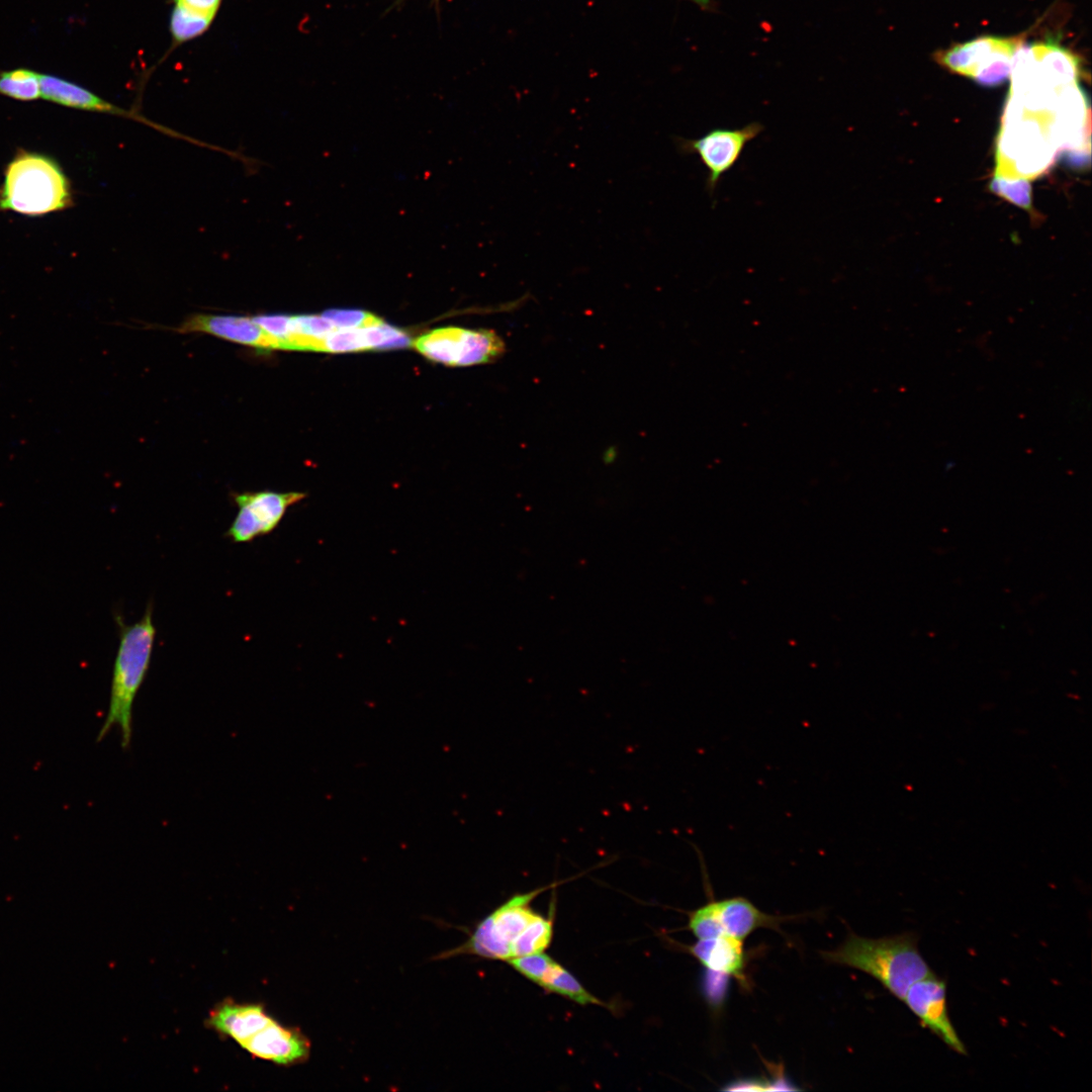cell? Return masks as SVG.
<instances>
[{
    "instance_id": "6da1fadb",
    "label": "cell",
    "mask_w": 1092,
    "mask_h": 1092,
    "mask_svg": "<svg viewBox=\"0 0 1092 1092\" xmlns=\"http://www.w3.org/2000/svg\"><path fill=\"white\" fill-rule=\"evenodd\" d=\"M205 1023L253 1058L277 1065H296L310 1054L309 1040L298 1028L282 1025L259 1003L225 999L209 1011Z\"/></svg>"
},
{
    "instance_id": "7a4b0ae2",
    "label": "cell",
    "mask_w": 1092,
    "mask_h": 1092,
    "mask_svg": "<svg viewBox=\"0 0 1092 1092\" xmlns=\"http://www.w3.org/2000/svg\"><path fill=\"white\" fill-rule=\"evenodd\" d=\"M912 932L883 938L849 934L836 949L826 951V961L864 972L878 980L893 996L903 1000L918 980L932 974L918 949Z\"/></svg>"
},
{
    "instance_id": "3957f363",
    "label": "cell",
    "mask_w": 1092,
    "mask_h": 1092,
    "mask_svg": "<svg viewBox=\"0 0 1092 1092\" xmlns=\"http://www.w3.org/2000/svg\"><path fill=\"white\" fill-rule=\"evenodd\" d=\"M119 644L113 664L107 715L97 734L100 741L112 727H118L121 747L130 746L132 737V707L148 673L156 638L152 607L143 617L126 625L118 619Z\"/></svg>"
},
{
    "instance_id": "277c9868",
    "label": "cell",
    "mask_w": 1092,
    "mask_h": 1092,
    "mask_svg": "<svg viewBox=\"0 0 1092 1092\" xmlns=\"http://www.w3.org/2000/svg\"><path fill=\"white\" fill-rule=\"evenodd\" d=\"M72 204L70 181L53 157L21 150L7 164L0 186V210L36 216Z\"/></svg>"
},
{
    "instance_id": "5b68a950",
    "label": "cell",
    "mask_w": 1092,
    "mask_h": 1092,
    "mask_svg": "<svg viewBox=\"0 0 1092 1092\" xmlns=\"http://www.w3.org/2000/svg\"><path fill=\"white\" fill-rule=\"evenodd\" d=\"M564 882H555L512 896L485 917L462 945L441 954L439 958L474 954L485 959L508 962L518 957L519 947L525 933L530 925L541 916L531 907V902L542 892L555 888Z\"/></svg>"
},
{
    "instance_id": "8992f818",
    "label": "cell",
    "mask_w": 1092,
    "mask_h": 1092,
    "mask_svg": "<svg viewBox=\"0 0 1092 1092\" xmlns=\"http://www.w3.org/2000/svg\"><path fill=\"white\" fill-rule=\"evenodd\" d=\"M412 345L428 359L450 366L491 363L506 352L505 343L495 332L457 327L432 330Z\"/></svg>"
},
{
    "instance_id": "52a82bcc",
    "label": "cell",
    "mask_w": 1092,
    "mask_h": 1092,
    "mask_svg": "<svg viewBox=\"0 0 1092 1092\" xmlns=\"http://www.w3.org/2000/svg\"><path fill=\"white\" fill-rule=\"evenodd\" d=\"M688 917V928L698 939L728 935L741 941L761 927L779 931L787 919L760 911L744 897L710 901Z\"/></svg>"
},
{
    "instance_id": "ba28073f",
    "label": "cell",
    "mask_w": 1092,
    "mask_h": 1092,
    "mask_svg": "<svg viewBox=\"0 0 1092 1092\" xmlns=\"http://www.w3.org/2000/svg\"><path fill=\"white\" fill-rule=\"evenodd\" d=\"M1017 41L983 36L940 52L937 61L947 69L984 85H997L1011 73Z\"/></svg>"
},
{
    "instance_id": "9c48e42d",
    "label": "cell",
    "mask_w": 1092,
    "mask_h": 1092,
    "mask_svg": "<svg viewBox=\"0 0 1092 1092\" xmlns=\"http://www.w3.org/2000/svg\"><path fill=\"white\" fill-rule=\"evenodd\" d=\"M763 129L759 122H750L740 128H712L698 139H676L680 153L697 155L708 171L706 189L712 195L724 174L729 172L741 157L746 145Z\"/></svg>"
},
{
    "instance_id": "30bf717a",
    "label": "cell",
    "mask_w": 1092,
    "mask_h": 1092,
    "mask_svg": "<svg viewBox=\"0 0 1092 1092\" xmlns=\"http://www.w3.org/2000/svg\"><path fill=\"white\" fill-rule=\"evenodd\" d=\"M305 492L260 490L234 494L238 513L225 532L235 543H248L273 532L287 510L302 500Z\"/></svg>"
},
{
    "instance_id": "8fae6325",
    "label": "cell",
    "mask_w": 1092,
    "mask_h": 1092,
    "mask_svg": "<svg viewBox=\"0 0 1092 1092\" xmlns=\"http://www.w3.org/2000/svg\"><path fill=\"white\" fill-rule=\"evenodd\" d=\"M907 1007L921 1024L939 1037L949 1049L967 1055V1049L952 1025L946 1003L945 981L933 973L915 982L904 999Z\"/></svg>"
},
{
    "instance_id": "7c38bea8",
    "label": "cell",
    "mask_w": 1092,
    "mask_h": 1092,
    "mask_svg": "<svg viewBox=\"0 0 1092 1092\" xmlns=\"http://www.w3.org/2000/svg\"><path fill=\"white\" fill-rule=\"evenodd\" d=\"M178 331L206 333L258 349H278L277 341L257 325L253 317L195 314L187 318Z\"/></svg>"
},
{
    "instance_id": "4fadbf2b",
    "label": "cell",
    "mask_w": 1092,
    "mask_h": 1092,
    "mask_svg": "<svg viewBox=\"0 0 1092 1092\" xmlns=\"http://www.w3.org/2000/svg\"><path fill=\"white\" fill-rule=\"evenodd\" d=\"M41 98L75 109L108 113L118 116L130 117L141 120L151 126H155L168 133L173 131L161 125L147 120L138 113L120 108L94 94L90 90L72 83L68 80L52 75L40 74Z\"/></svg>"
},
{
    "instance_id": "5bb4252c",
    "label": "cell",
    "mask_w": 1092,
    "mask_h": 1092,
    "mask_svg": "<svg viewBox=\"0 0 1092 1092\" xmlns=\"http://www.w3.org/2000/svg\"><path fill=\"white\" fill-rule=\"evenodd\" d=\"M690 954L704 968L713 973L733 977L742 986L747 985L743 941L728 935L698 939L687 947Z\"/></svg>"
},
{
    "instance_id": "9a60e30c",
    "label": "cell",
    "mask_w": 1092,
    "mask_h": 1092,
    "mask_svg": "<svg viewBox=\"0 0 1092 1092\" xmlns=\"http://www.w3.org/2000/svg\"><path fill=\"white\" fill-rule=\"evenodd\" d=\"M537 985L549 993L560 995L580 1005L608 1006V1004L589 993L569 971L554 960H552L537 982Z\"/></svg>"
},
{
    "instance_id": "2e32d148",
    "label": "cell",
    "mask_w": 1092,
    "mask_h": 1092,
    "mask_svg": "<svg viewBox=\"0 0 1092 1092\" xmlns=\"http://www.w3.org/2000/svg\"><path fill=\"white\" fill-rule=\"evenodd\" d=\"M214 19L173 6L169 20L171 50L202 35L209 29Z\"/></svg>"
},
{
    "instance_id": "e0dca14e",
    "label": "cell",
    "mask_w": 1092,
    "mask_h": 1092,
    "mask_svg": "<svg viewBox=\"0 0 1092 1092\" xmlns=\"http://www.w3.org/2000/svg\"><path fill=\"white\" fill-rule=\"evenodd\" d=\"M0 95L20 101L41 97L40 74L25 68L0 72Z\"/></svg>"
},
{
    "instance_id": "ac0fdd59",
    "label": "cell",
    "mask_w": 1092,
    "mask_h": 1092,
    "mask_svg": "<svg viewBox=\"0 0 1092 1092\" xmlns=\"http://www.w3.org/2000/svg\"><path fill=\"white\" fill-rule=\"evenodd\" d=\"M370 350L364 328L340 329L326 336L320 346V352L344 353Z\"/></svg>"
},
{
    "instance_id": "d6986e66",
    "label": "cell",
    "mask_w": 1092,
    "mask_h": 1092,
    "mask_svg": "<svg viewBox=\"0 0 1092 1092\" xmlns=\"http://www.w3.org/2000/svg\"><path fill=\"white\" fill-rule=\"evenodd\" d=\"M323 316L338 330L368 328L382 323V320L376 315L359 309H329L323 313Z\"/></svg>"
},
{
    "instance_id": "ffe728a7",
    "label": "cell",
    "mask_w": 1092,
    "mask_h": 1092,
    "mask_svg": "<svg viewBox=\"0 0 1092 1092\" xmlns=\"http://www.w3.org/2000/svg\"><path fill=\"white\" fill-rule=\"evenodd\" d=\"M253 320L277 341L278 349L285 348V343L289 337L290 315L261 314L254 316Z\"/></svg>"
},
{
    "instance_id": "44dd1931",
    "label": "cell",
    "mask_w": 1092,
    "mask_h": 1092,
    "mask_svg": "<svg viewBox=\"0 0 1092 1092\" xmlns=\"http://www.w3.org/2000/svg\"><path fill=\"white\" fill-rule=\"evenodd\" d=\"M222 0H171L173 6L185 8L196 14L215 18Z\"/></svg>"
},
{
    "instance_id": "7402d4cb",
    "label": "cell",
    "mask_w": 1092,
    "mask_h": 1092,
    "mask_svg": "<svg viewBox=\"0 0 1092 1092\" xmlns=\"http://www.w3.org/2000/svg\"><path fill=\"white\" fill-rule=\"evenodd\" d=\"M694 1H696L698 3H706L707 2V0H694Z\"/></svg>"
}]
</instances>
